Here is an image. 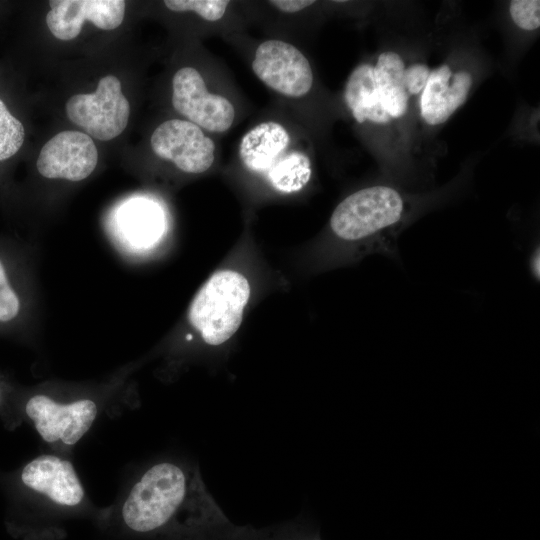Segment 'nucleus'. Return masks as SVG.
<instances>
[{"label": "nucleus", "mask_w": 540, "mask_h": 540, "mask_svg": "<svg viewBox=\"0 0 540 540\" xmlns=\"http://www.w3.org/2000/svg\"><path fill=\"white\" fill-rule=\"evenodd\" d=\"M431 69L428 65L417 62L405 67L404 83L409 96L423 91Z\"/></svg>", "instance_id": "4be33fe9"}, {"label": "nucleus", "mask_w": 540, "mask_h": 540, "mask_svg": "<svg viewBox=\"0 0 540 540\" xmlns=\"http://www.w3.org/2000/svg\"><path fill=\"white\" fill-rule=\"evenodd\" d=\"M172 105L187 121L204 131L223 133L234 124L236 110L225 96L207 89L200 72L182 67L172 79Z\"/></svg>", "instance_id": "0eeeda50"}, {"label": "nucleus", "mask_w": 540, "mask_h": 540, "mask_svg": "<svg viewBox=\"0 0 540 540\" xmlns=\"http://www.w3.org/2000/svg\"><path fill=\"white\" fill-rule=\"evenodd\" d=\"M252 70L265 86L287 98L304 97L313 86L307 57L295 45L280 39H268L256 47Z\"/></svg>", "instance_id": "423d86ee"}, {"label": "nucleus", "mask_w": 540, "mask_h": 540, "mask_svg": "<svg viewBox=\"0 0 540 540\" xmlns=\"http://www.w3.org/2000/svg\"><path fill=\"white\" fill-rule=\"evenodd\" d=\"M98 151L92 138L80 131H62L41 149L36 166L45 178L81 181L95 169Z\"/></svg>", "instance_id": "9d476101"}, {"label": "nucleus", "mask_w": 540, "mask_h": 540, "mask_svg": "<svg viewBox=\"0 0 540 540\" xmlns=\"http://www.w3.org/2000/svg\"><path fill=\"white\" fill-rule=\"evenodd\" d=\"M165 6L174 12H193L204 20L214 22L221 19L230 5L224 0H166Z\"/></svg>", "instance_id": "6ab92c4d"}, {"label": "nucleus", "mask_w": 540, "mask_h": 540, "mask_svg": "<svg viewBox=\"0 0 540 540\" xmlns=\"http://www.w3.org/2000/svg\"><path fill=\"white\" fill-rule=\"evenodd\" d=\"M473 84L472 75L442 64L431 70L421 92L420 114L429 125L445 123L467 100Z\"/></svg>", "instance_id": "f8f14e48"}, {"label": "nucleus", "mask_w": 540, "mask_h": 540, "mask_svg": "<svg viewBox=\"0 0 540 540\" xmlns=\"http://www.w3.org/2000/svg\"><path fill=\"white\" fill-rule=\"evenodd\" d=\"M513 22L523 30H536L540 26V2L538 0H514L509 6Z\"/></svg>", "instance_id": "aec40b11"}, {"label": "nucleus", "mask_w": 540, "mask_h": 540, "mask_svg": "<svg viewBox=\"0 0 540 540\" xmlns=\"http://www.w3.org/2000/svg\"><path fill=\"white\" fill-rule=\"evenodd\" d=\"M219 540H319L302 521H291L261 529L252 526L232 527Z\"/></svg>", "instance_id": "f3484780"}, {"label": "nucleus", "mask_w": 540, "mask_h": 540, "mask_svg": "<svg viewBox=\"0 0 540 540\" xmlns=\"http://www.w3.org/2000/svg\"><path fill=\"white\" fill-rule=\"evenodd\" d=\"M344 102L352 117L360 124H385L391 121L380 103L373 65L370 63H361L352 70L344 87Z\"/></svg>", "instance_id": "4468645a"}, {"label": "nucleus", "mask_w": 540, "mask_h": 540, "mask_svg": "<svg viewBox=\"0 0 540 540\" xmlns=\"http://www.w3.org/2000/svg\"><path fill=\"white\" fill-rule=\"evenodd\" d=\"M66 114L87 135L107 141L119 136L126 128L130 104L122 93L119 79L107 75L100 79L94 93L70 97L66 102Z\"/></svg>", "instance_id": "39448f33"}, {"label": "nucleus", "mask_w": 540, "mask_h": 540, "mask_svg": "<svg viewBox=\"0 0 540 540\" xmlns=\"http://www.w3.org/2000/svg\"><path fill=\"white\" fill-rule=\"evenodd\" d=\"M121 519L131 533L162 540H219L233 525L197 468L172 462L157 463L142 475Z\"/></svg>", "instance_id": "f257e3e1"}, {"label": "nucleus", "mask_w": 540, "mask_h": 540, "mask_svg": "<svg viewBox=\"0 0 540 540\" xmlns=\"http://www.w3.org/2000/svg\"><path fill=\"white\" fill-rule=\"evenodd\" d=\"M49 4L47 26L56 38L64 41L76 38L85 21L103 30H113L125 14L122 0H54Z\"/></svg>", "instance_id": "9b49d317"}, {"label": "nucleus", "mask_w": 540, "mask_h": 540, "mask_svg": "<svg viewBox=\"0 0 540 540\" xmlns=\"http://www.w3.org/2000/svg\"><path fill=\"white\" fill-rule=\"evenodd\" d=\"M314 3L315 1L311 0H275L269 2L271 6L284 13L300 12Z\"/></svg>", "instance_id": "5701e85b"}, {"label": "nucleus", "mask_w": 540, "mask_h": 540, "mask_svg": "<svg viewBox=\"0 0 540 540\" xmlns=\"http://www.w3.org/2000/svg\"><path fill=\"white\" fill-rule=\"evenodd\" d=\"M21 479L27 487L60 505L76 506L84 497L72 464L53 455H42L28 463Z\"/></svg>", "instance_id": "ddd939ff"}, {"label": "nucleus", "mask_w": 540, "mask_h": 540, "mask_svg": "<svg viewBox=\"0 0 540 540\" xmlns=\"http://www.w3.org/2000/svg\"><path fill=\"white\" fill-rule=\"evenodd\" d=\"M532 269L534 271V275L539 278V252H537L533 259Z\"/></svg>", "instance_id": "b1692460"}, {"label": "nucleus", "mask_w": 540, "mask_h": 540, "mask_svg": "<svg viewBox=\"0 0 540 540\" xmlns=\"http://www.w3.org/2000/svg\"><path fill=\"white\" fill-rule=\"evenodd\" d=\"M26 413L45 441L73 445L91 427L97 407L89 399L58 404L45 395H36L27 402Z\"/></svg>", "instance_id": "1a4fd4ad"}, {"label": "nucleus", "mask_w": 540, "mask_h": 540, "mask_svg": "<svg viewBox=\"0 0 540 540\" xmlns=\"http://www.w3.org/2000/svg\"><path fill=\"white\" fill-rule=\"evenodd\" d=\"M250 298L247 278L234 270L214 273L195 295L189 321L209 346H220L239 329Z\"/></svg>", "instance_id": "20e7f679"}, {"label": "nucleus", "mask_w": 540, "mask_h": 540, "mask_svg": "<svg viewBox=\"0 0 540 540\" xmlns=\"http://www.w3.org/2000/svg\"><path fill=\"white\" fill-rule=\"evenodd\" d=\"M406 211V202L396 189L370 186L350 194L336 206L330 228L342 241L369 242L373 250L392 253Z\"/></svg>", "instance_id": "f03ea898"}, {"label": "nucleus", "mask_w": 540, "mask_h": 540, "mask_svg": "<svg viewBox=\"0 0 540 540\" xmlns=\"http://www.w3.org/2000/svg\"><path fill=\"white\" fill-rule=\"evenodd\" d=\"M20 301L11 287L5 268L0 260V321L9 322L19 313Z\"/></svg>", "instance_id": "412c9836"}, {"label": "nucleus", "mask_w": 540, "mask_h": 540, "mask_svg": "<svg viewBox=\"0 0 540 540\" xmlns=\"http://www.w3.org/2000/svg\"><path fill=\"white\" fill-rule=\"evenodd\" d=\"M153 152L185 173L199 174L215 161L214 141L197 125L183 119L161 123L150 139Z\"/></svg>", "instance_id": "6e6552de"}, {"label": "nucleus", "mask_w": 540, "mask_h": 540, "mask_svg": "<svg viewBox=\"0 0 540 540\" xmlns=\"http://www.w3.org/2000/svg\"><path fill=\"white\" fill-rule=\"evenodd\" d=\"M291 142L284 125L264 121L241 138L239 159L248 171L262 176L276 191L298 192L310 181L312 164L305 152L291 147Z\"/></svg>", "instance_id": "7ed1b4c3"}, {"label": "nucleus", "mask_w": 540, "mask_h": 540, "mask_svg": "<svg viewBox=\"0 0 540 540\" xmlns=\"http://www.w3.org/2000/svg\"><path fill=\"white\" fill-rule=\"evenodd\" d=\"M126 234L133 242L142 246L154 243L163 231L160 209L151 202L138 201L127 208L123 215Z\"/></svg>", "instance_id": "dca6fc26"}, {"label": "nucleus", "mask_w": 540, "mask_h": 540, "mask_svg": "<svg viewBox=\"0 0 540 540\" xmlns=\"http://www.w3.org/2000/svg\"><path fill=\"white\" fill-rule=\"evenodd\" d=\"M25 129L0 99V161L14 156L22 147Z\"/></svg>", "instance_id": "a211bd4d"}, {"label": "nucleus", "mask_w": 540, "mask_h": 540, "mask_svg": "<svg viewBox=\"0 0 540 540\" xmlns=\"http://www.w3.org/2000/svg\"><path fill=\"white\" fill-rule=\"evenodd\" d=\"M405 67L403 59L396 52L381 53L373 65L377 94L391 120L402 117L408 109L410 96L404 83Z\"/></svg>", "instance_id": "2eb2a0df"}]
</instances>
